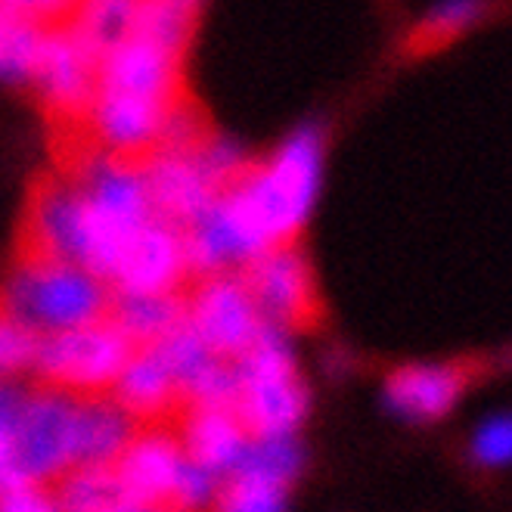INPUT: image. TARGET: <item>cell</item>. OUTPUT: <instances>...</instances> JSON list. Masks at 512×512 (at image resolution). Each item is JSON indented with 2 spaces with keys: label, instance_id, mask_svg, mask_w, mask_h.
Masks as SVG:
<instances>
[{
  "label": "cell",
  "instance_id": "obj_10",
  "mask_svg": "<svg viewBox=\"0 0 512 512\" xmlns=\"http://www.w3.org/2000/svg\"><path fill=\"white\" fill-rule=\"evenodd\" d=\"M184 463L187 457L174 426L140 429L125 447V454L112 466L125 506H140V509L171 506L177 475L184 469Z\"/></svg>",
  "mask_w": 512,
  "mask_h": 512
},
{
  "label": "cell",
  "instance_id": "obj_24",
  "mask_svg": "<svg viewBox=\"0 0 512 512\" xmlns=\"http://www.w3.org/2000/svg\"><path fill=\"white\" fill-rule=\"evenodd\" d=\"M0 512H63L56 494L41 485H13L0 491Z\"/></svg>",
  "mask_w": 512,
  "mask_h": 512
},
{
  "label": "cell",
  "instance_id": "obj_26",
  "mask_svg": "<svg viewBox=\"0 0 512 512\" xmlns=\"http://www.w3.org/2000/svg\"><path fill=\"white\" fill-rule=\"evenodd\" d=\"M118 512H128V506H122V509H118Z\"/></svg>",
  "mask_w": 512,
  "mask_h": 512
},
{
  "label": "cell",
  "instance_id": "obj_8",
  "mask_svg": "<svg viewBox=\"0 0 512 512\" xmlns=\"http://www.w3.org/2000/svg\"><path fill=\"white\" fill-rule=\"evenodd\" d=\"M187 326L215 357H243L261 336L264 320L243 280L208 277L187 301Z\"/></svg>",
  "mask_w": 512,
  "mask_h": 512
},
{
  "label": "cell",
  "instance_id": "obj_14",
  "mask_svg": "<svg viewBox=\"0 0 512 512\" xmlns=\"http://www.w3.org/2000/svg\"><path fill=\"white\" fill-rule=\"evenodd\" d=\"M460 367H404L385 382V404L407 419H438L457 404L463 391Z\"/></svg>",
  "mask_w": 512,
  "mask_h": 512
},
{
  "label": "cell",
  "instance_id": "obj_13",
  "mask_svg": "<svg viewBox=\"0 0 512 512\" xmlns=\"http://www.w3.org/2000/svg\"><path fill=\"white\" fill-rule=\"evenodd\" d=\"M184 457L212 475H230L249 447V432L233 407L190 404L174 419Z\"/></svg>",
  "mask_w": 512,
  "mask_h": 512
},
{
  "label": "cell",
  "instance_id": "obj_7",
  "mask_svg": "<svg viewBox=\"0 0 512 512\" xmlns=\"http://www.w3.org/2000/svg\"><path fill=\"white\" fill-rule=\"evenodd\" d=\"M243 286L249 289L264 326L311 329L320 317L311 267L292 246L274 249L246 264Z\"/></svg>",
  "mask_w": 512,
  "mask_h": 512
},
{
  "label": "cell",
  "instance_id": "obj_20",
  "mask_svg": "<svg viewBox=\"0 0 512 512\" xmlns=\"http://www.w3.org/2000/svg\"><path fill=\"white\" fill-rule=\"evenodd\" d=\"M478 16V7L469 0H454V4L435 7L426 22L419 25V32L413 35V47H438L447 44L454 35H460L463 28Z\"/></svg>",
  "mask_w": 512,
  "mask_h": 512
},
{
  "label": "cell",
  "instance_id": "obj_16",
  "mask_svg": "<svg viewBox=\"0 0 512 512\" xmlns=\"http://www.w3.org/2000/svg\"><path fill=\"white\" fill-rule=\"evenodd\" d=\"M109 320L134 348H153L187 320V301L177 295H118L109 305Z\"/></svg>",
  "mask_w": 512,
  "mask_h": 512
},
{
  "label": "cell",
  "instance_id": "obj_19",
  "mask_svg": "<svg viewBox=\"0 0 512 512\" xmlns=\"http://www.w3.org/2000/svg\"><path fill=\"white\" fill-rule=\"evenodd\" d=\"M38 348L41 336L19 323L4 305V298H0V382H10L25 370H35Z\"/></svg>",
  "mask_w": 512,
  "mask_h": 512
},
{
  "label": "cell",
  "instance_id": "obj_2",
  "mask_svg": "<svg viewBox=\"0 0 512 512\" xmlns=\"http://www.w3.org/2000/svg\"><path fill=\"white\" fill-rule=\"evenodd\" d=\"M0 298L10 314L41 339L100 323L109 317L112 305L103 280L50 258H19Z\"/></svg>",
  "mask_w": 512,
  "mask_h": 512
},
{
  "label": "cell",
  "instance_id": "obj_25",
  "mask_svg": "<svg viewBox=\"0 0 512 512\" xmlns=\"http://www.w3.org/2000/svg\"><path fill=\"white\" fill-rule=\"evenodd\" d=\"M128 512H177L171 506H156V509H140V506H128Z\"/></svg>",
  "mask_w": 512,
  "mask_h": 512
},
{
  "label": "cell",
  "instance_id": "obj_21",
  "mask_svg": "<svg viewBox=\"0 0 512 512\" xmlns=\"http://www.w3.org/2000/svg\"><path fill=\"white\" fill-rule=\"evenodd\" d=\"M218 497V475L205 472L196 463H184L177 475V485H174V497H171V509L177 512H199L208 503H215Z\"/></svg>",
  "mask_w": 512,
  "mask_h": 512
},
{
  "label": "cell",
  "instance_id": "obj_23",
  "mask_svg": "<svg viewBox=\"0 0 512 512\" xmlns=\"http://www.w3.org/2000/svg\"><path fill=\"white\" fill-rule=\"evenodd\" d=\"M472 454L485 466L512 463V416H494L472 438Z\"/></svg>",
  "mask_w": 512,
  "mask_h": 512
},
{
  "label": "cell",
  "instance_id": "obj_22",
  "mask_svg": "<svg viewBox=\"0 0 512 512\" xmlns=\"http://www.w3.org/2000/svg\"><path fill=\"white\" fill-rule=\"evenodd\" d=\"M22 404H25V391H19L10 382H0V491L13 488L10 463H13V438H16Z\"/></svg>",
  "mask_w": 512,
  "mask_h": 512
},
{
  "label": "cell",
  "instance_id": "obj_15",
  "mask_svg": "<svg viewBox=\"0 0 512 512\" xmlns=\"http://www.w3.org/2000/svg\"><path fill=\"white\" fill-rule=\"evenodd\" d=\"M137 435V423L109 398H78L75 416V469L115 466Z\"/></svg>",
  "mask_w": 512,
  "mask_h": 512
},
{
  "label": "cell",
  "instance_id": "obj_4",
  "mask_svg": "<svg viewBox=\"0 0 512 512\" xmlns=\"http://www.w3.org/2000/svg\"><path fill=\"white\" fill-rule=\"evenodd\" d=\"M134 351L131 339L106 317L72 333L41 339L35 373L44 388L63 391L69 398H103L125 373Z\"/></svg>",
  "mask_w": 512,
  "mask_h": 512
},
{
  "label": "cell",
  "instance_id": "obj_1",
  "mask_svg": "<svg viewBox=\"0 0 512 512\" xmlns=\"http://www.w3.org/2000/svg\"><path fill=\"white\" fill-rule=\"evenodd\" d=\"M320 159V137L305 128L267 162L249 165L202 221L184 230L187 270L218 277L227 264H252L267 252L292 246L317 199Z\"/></svg>",
  "mask_w": 512,
  "mask_h": 512
},
{
  "label": "cell",
  "instance_id": "obj_17",
  "mask_svg": "<svg viewBox=\"0 0 512 512\" xmlns=\"http://www.w3.org/2000/svg\"><path fill=\"white\" fill-rule=\"evenodd\" d=\"M53 494L63 512H118L125 506L112 466H78L56 481Z\"/></svg>",
  "mask_w": 512,
  "mask_h": 512
},
{
  "label": "cell",
  "instance_id": "obj_12",
  "mask_svg": "<svg viewBox=\"0 0 512 512\" xmlns=\"http://www.w3.org/2000/svg\"><path fill=\"white\" fill-rule=\"evenodd\" d=\"M112 395H115L112 401L122 407L134 423H143V426H174L180 410L187 407L184 395H180L177 376L156 345L134 351L125 373L118 376Z\"/></svg>",
  "mask_w": 512,
  "mask_h": 512
},
{
  "label": "cell",
  "instance_id": "obj_9",
  "mask_svg": "<svg viewBox=\"0 0 512 512\" xmlns=\"http://www.w3.org/2000/svg\"><path fill=\"white\" fill-rule=\"evenodd\" d=\"M143 171L156 221L180 233L202 221V215L224 193L221 180L205 165L199 146L190 153H153L143 162Z\"/></svg>",
  "mask_w": 512,
  "mask_h": 512
},
{
  "label": "cell",
  "instance_id": "obj_18",
  "mask_svg": "<svg viewBox=\"0 0 512 512\" xmlns=\"http://www.w3.org/2000/svg\"><path fill=\"white\" fill-rule=\"evenodd\" d=\"M286 481L236 466L218 488L212 512H286Z\"/></svg>",
  "mask_w": 512,
  "mask_h": 512
},
{
  "label": "cell",
  "instance_id": "obj_11",
  "mask_svg": "<svg viewBox=\"0 0 512 512\" xmlns=\"http://www.w3.org/2000/svg\"><path fill=\"white\" fill-rule=\"evenodd\" d=\"M187 274L184 233L153 221L128 243L112 274V286L122 295H174Z\"/></svg>",
  "mask_w": 512,
  "mask_h": 512
},
{
  "label": "cell",
  "instance_id": "obj_3",
  "mask_svg": "<svg viewBox=\"0 0 512 512\" xmlns=\"http://www.w3.org/2000/svg\"><path fill=\"white\" fill-rule=\"evenodd\" d=\"M233 410L255 441L292 438L308 413V388L280 329L264 326L252 348L236 360Z\"/></svg>",
  "mask_w": 512,
  "mask_h": 512
},
{
  "label": "cell",
  "instance_id": "obj_6",
  "mask_svg": "<svg viewBox=\"0 0 512 512\" xmlns=\"http://www.w3.org/2000/svg\"><path fill=\"white\" fill-rule=\"evenodd\" d=\"M72 13L41 32L35 66L28 75L41 90L47 115L53 118V131L81 128L97 94L100 56L78 35Z\"/></svg>",
  "mask_w": 512,
  "mask_h": 512
},
{
  "label": "cell",
  "instance_id": "obj_5",
  "mask_svg": "<svg viewBox=\"0 0 512 512\" xmlns=\"http://www.w3.org/2000/svg\"><path fill=\"white\" fill-rule=\"evenodd\" d=\"M75 416L78 398L53 388L25 391L13 438V485L50 488V481L75 469Z\"/></svg>",
  "mask_w": 512,
  "mask_h": 512
}]
</instances>
